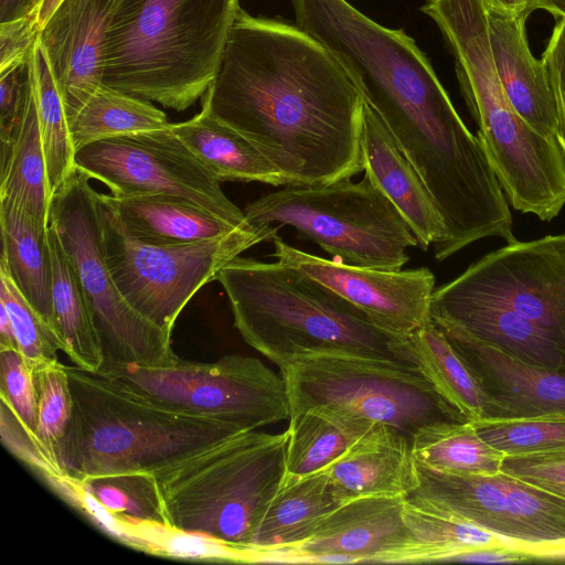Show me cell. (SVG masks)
<instances>
[{
	"mask_svg": "<svg viewBox=\"0 0 565 565\" xmlns=\"http://www.w3.org/2000/svg\"><path fill=\"white\" fill-rule=\"evenodd\" d=\"M202 108L250 140L285 185L364 171V98L335 56L296 24L239 8Z\"/></svg>",
	"mask_w": 565,
	"mask_h": 565,
	"instance_id": "obj_1",
	"label": "cell"
},
{
	"mask_svg": "<svg viewBox=\"0 0 565 565\" xmlns=\"http://www.w3.org/2000/svg\"><path fill=\"white\" fill-rule=\"evenodd\" d=\"M121 0H62L40 28L68 122L103 84L107 32Z\"/></svg>",
	"mask_w": 565,
	"mask_h": 565,
	"instance_id": "obj_15",
	"label": "cell"
},
{
	"mask_svg": "<svg viewBox=\"0 0 565 565\" xmlns=\"http://www.w3.org/2000/svg\"><path fill=\"white\" fill-rule=\"evenodd\" d=\"M166 114L151 102L102 84L70 121L73 147L119 135L169 126Z\"/></svg>",
	"mask_w": 565,
	"mask_h": 565,
	"instance_id": "obj_31",
	"label": "cell"
},
{
	"mask_svg": "<svg viewBox=\"0 0 565 565\" xmlns=\"http://www.w3.org/2000/svg\"><path fill=\"white\" fill-rule=\"evenodd\" d=\"M417 478L411 495L515 545L565 541V499L504 472L450 473L417 462Z\"/></svg>",
	"mask_w": 565,
	"mask_h": 565,
	"instance_id": "obj_13",
	"label": "cell"
},
{
	"mask_svg": "<svg viewBox=\"0 0 565 565\" xmlns=\"http://www.w3.org/2000/svg\"><path fill=\"white\" fill-rule=\"evenodd\" d=\"M0 201L20 207L41 226H50L52 194L33 87L17 143L0 169Z\"/></svg>",
	"mask_w": 565,
	"mask_h": 565,
	"instance_id": "obj_29",
	"label": "cell"
},
{
	"mask_svg": "<svg viewBox=\"0 0 565 565\" xmlns=\"http://www.w3.org/2000/svg\"><path fill=\"white\" fill-rule=\"evenodd\" d=\"M217 280L243 340L279 370L311 354L417 364L409 339L380 329L350 301L297 268L236 256Z\"/></svg>",
	"mask_w": 565,
	"mask_h": 565,
	"instance_id": "obj_2",
	"label": "cell"
},
{
	"mask_svg": "<svg viewBox=\"0 0 565 565\" xmlns=\"http://www.w3.org/2000/svg\"><path fill=\"white\" fill-rule=\"evenodd\" d=\"M0 349H17L12 323L4 307L0 305Z\"/></svg>",
	"mask_w": 565,
	"mask_h": 565,
	"instance_id": "obj_46",
	"label": "cell"
},
{
	"mask_svg": "<svg viewBox=\"0 0 565 565\" xmlns=\"http://www.w3.org/2000/svg\"><path fill=\"white\" fill-rule=\"evenodd\" d=\"M61 1L62 0H42L36 13L39 29L45 23Z\"/></svg>",
	"mask_w": 565,
	"mask_h": 565,
	"instance_id": "obj_48",
	"label": "cell"
},
{
	"mask_svg": "<svg viewBox=\"0 0 565 565\" xmlns=\"http://www.w3.org/2000/svg\"><path fill=\"white\" fill-rule=\"evenodd\" d=\"M73 413L57 452L62 477L146 476L194 450L245 431L147 399L118 382L67 366Z\"/></svg>",
	"mask_w": 565,
	"mask_h": 565,
	"instance_id": "obj_4",
	"label": "cell"
},
{
	"mask_svg": "<svg viewBox=\"0 0 565 565\" xmlns=\"http://www.w3.org/2000/svg\"><path fill=\"white\" fill-rule=\"evenodd\" d=\"M104 257L119 291L145 319L171 332L182 309L221 269L252 246L277 235L278 227L236 230L181 245L147 244L121 223L105 194L98 195Z\"/></svg>",
	"mask_w": 565,
	"mask_h": 565,
	"instance_id": "obj_9",
	"label": "cell"
},
{
	"mask_svg": "<svg viewBox=\"0 0 565 565\" xmlns=\"http://www.w3.org/2000/svg\"><path fill=\"white\" fill-rule=\"evenodd\" d=\"M171 128L218 181L285 185L279 171L250 140L205 109L186 121L171 124Z\"/></svg>",
	"mask_w": 565,
	"mask_h": 565,
	"instance_id": "obj_25",
	"label": "cell"
},
{
	"mask_svg": "<svg viewBox=\"0 0 565 565\" xmlns=\"http://www.w3.org/2000/svg\"><path fill=\"white\" fill-rule=\"evenodd\" d=\"M105 198L125 228L147 244H192L243 230L192 202L174 196L105 194Z\"/></svg>",
	"mask_w": 565,
	"mask_h": 565,
	"instance_id": "obj_22",
	"label": "cell"
},
{
	"mask_svg": "<svg viewBox=\"0 0 565 565\" xmlns=\"http://www.w3.org/2000/svg\"><path fill=\"white\" fill-rule=\"evenodd\" d=\"M0 305L12 323L18 351L34 369L57 361L60 341L12 280L6 265L0 262Z\"/></svg>",
	"mask_w": 565,
	"mask_h": 565,
	"instance_id": "obj_35",
	"label": "cell"
},
{
	"mask_svg": "<svg viewBox=\"0 0 565 565\" xmlns=\"http://www.w3.org/2000/svg\"><path fill=\"white\" fill-rule=\"evenodd\" d=\"M0 408L3 446L43 479L60 477L58 471L49 461L35 438L24 427L14 411L2 399Z\"/></svg>",
	"mask_w": 565,
	"mask_h": 565,
	"instance_id": "obj_39",
	"label": "cell"
},
{
	"mask_svg": "<svg viewBox=\"0 0 565 565\" xmlns=\"http://www.w3.org/2000/svg\"><path fill=\"white\" fill-rule=\"evenodd\" d=\"M98 375L166 407L254 430L290 417L286 383L259 359L225 355L167 366L118 365Z\"/></svg>",
	"mask_w": 565,
	"mask_h": 565,
	"instance_id": "obj_10",
	"label": "cell"
},
{
	"mask_svg": "<svg viewBox=\"0 0 565 565\" xmlns=\"http://www.w3.org/2000/svg\"><path fill=\"white\" fill-rule=\"evenodd\" d=\"M514 550L525 553L532 562H565V541L518 545Z\"/></svg>",
	"mask_w": 565,
	"mask_h": 565,
	"instance_id": "obj_43",
	"label": "cell"
},
{
	"mask_svg": "<svg viewBox=\"0 0 565 565\" xmlns=\"http://www.w3.org/2000/svg\"><path fill=\"white\" fill-rule=\"evenodd\" d=\"M32 373L36 397V441L61 477L57 452L73 413L67 366L57 360L32 369Z\"/></svg>",
	"mask_w": 565,
	"mask_h": 565,
	"instance_id": "obj_34",
	"label": "cell"
},
{
	"mask_svg": "<svg viewBox=\"0 0 565 565\" xmlns=\"http://www.w3.org/2000/svg\"><path fill=\"white\" fill-rule=\"evenodd\" d=\"M39 31L35 15L0 22V72L28 60Z\"/></svg>",
	"mask_w": 565,
	"mask_h": 565,
	"instance_id": "obj_41",
	"label": "cell"
},
{
	"mask_svg": "<svg viewBox=\"0 0 565 565\" xmlns=\"http://www.w3.org/2000/svg\"><path fill=\"white\" fill-rule=\"evenodd\" d=\"M361 146L365 173L396 206L417 246L426 252L444 234L443 217L422 178L365 100Z\"/></svg>",
	"mask_w": 565,
	"mask_h": 565,
	"instance_id": "obj_18",
	"label": "cell"
},
{
	"mask_svg": "<svg viewBox=\"0 0 565 565\" xmlns=\"http://www.w3.org/2000/svg\"><path fill=\"white\" fill-rule=\"evenodd\" d=\"M41 2L42 0H0V22L24 15L36 17Z\"/></svg>",
	"mask_w": 565,
	"mask_h": 565,
	"instance_id": "obj_44",
	"label": "cell"
},
{
	"mask_svg": "<svg viewBox=\"0 0 565 565\" xmlns=\"http://www.w3.org/2000/svg\"><path fill=\"white\" fill-rule=\"evenodd\" d=\"M29 62L49 186L53 195L75 167V149L65 105L39 36L31 50Z\"/></svg>",
	"mask_w": 565,
	"mask_h": 565,
	"instance_id": "obj_32",
	"label": "cell"
},
{
	"mask_svg": "<svg viewBox=\"0 0 565 565\" xmlns=\"http://www.w3.org/2000/svg\"><path fill=\"white\" fill-rule=\"evenodd\" d=\"M406 497H367L341 504L302 541L256 555L252 562L319 564L322 556L343 555L353 563H379L405 536Z\"/></svg>",
	"mask_w": 565,
	"mask_h": 565,
	"instance_id": "obj_16",
	"label": "cell"
},
{
	"mask_svg": "<svg viewBox=\"0 0 565 565\" xmlns=\"http://www.w3.org/2000/svg\"><path fill=\"white\" fill-rule=\"evenodd\" d=\"M450 562L484 563V564H516L532 562L523 552L511 547H488L459 554Z\"/></svg>",
	"mask_w": 565,
	"mask_h": 565,
	"instance_id": "obj_42",
	"label": "cell"
},
{
	"mask_svg": "<svg viewBox=\"0 0 565 565\" xmlns=\"http://www.w3.org/2000/svg\"><path fill=\"white\" fill-rule=\"evenodd\" d=\"M412 449L418 463L460 475L500 473L505 457L478 434L471 422L423 428L413 437Z\"/></svg>",
	"mask_w": 565,
	"mask_h": 565,
	"instance_id": "obj_30",
	"label": "cell"
},
{
	"mask_svg": "<svg viewBox=\"0 0 565 565\" xmlns=\"http://www.w3.org/2000/svg\"><path fill=\"white\" fill-rule=\"evenodd\" d=\"M437 289L507 309L565 351V233L507 244Z\"/></svg>",
	"mask_w": 565,
	"mask_h": 565,
	"instance_id": "obj_12",
	"label": "cell"
},
{
	"mask_svg": "<svg viewBox=\"0 0 565 565\" xmlns=\"http://www.w3.org/2000/svg\"><path fill=\"white\" fill-rule=\"evenodd\" d=\"M287 438V430L239 431L152 471L148 476L164 526L243 558L284 483Z\"/></svg>",
	"mask_w": 565,
	"mask_h": 565,
	"instance_id": "obj_5",
	"label": "cell"
},
{
	"mask_svg": "<svg viewBox=\"0 0 565 565\" xmlns=\"http://www.w3.org/2000/svg\"><path fill=\"white\" fill-rule=\"evenodd\" d=\"M471 423L488 444L505 456L565 452V413Z\"/></svg>",
	"mask_w": 565,
	"mask_h": 565,
	"instance_id": "obj_33",
	"label": "cell"
},
{
	"mask_svg": "<svg viewBox=\"0 0 565 565\" xmlns=\"http://www.w3.org/2000/svg\"><path fill=\"white\" fill-rule=\"evenodd\" d=\"M277 262L323 284L356 308L380 329L409 339L430 320L435 276L425 267L383 270L324 259L297 249L278 235L271 239Z\"/></svg>",
	"mask_w": 565,
	"mask_h": 565,
	"instance_id": "obj_14",
	"label": "cell"
},
{
	"mask_svg": "<svg viewBox=\"0 0 565 565\" xmlns=\"http://www.w3.org/2000/svg\"><path fill=\"white\" fill-rule=\"evenodd\" d=\"M541 60L556 104V140L565 156V19L555 24Z\"/></svg>",
	"mask_w": 565,
	"mask_h": 565,
	"instance_id": "obj_40",
	"label": "cell"
},
{
	"mask_svg": "<svg viewBox=\"0 0 565 565\" xmlns=\"http://www.w3.org/2000/svg\"><path fill=\"white\" fill-rule=\"evenodd\" d=\"M0 399L14 411L36 440V397L31 366L17 349H0Z\"/></svg>",
	"mask_w": 565,
	"mask_h": 565,
	"instance_id": "obj_37",
	"label": "cell"
},
{
	"mask_svg": "<svg viewBox=\"0 0 565 565\" xmlns=\"http://www.w3.org/2000/svg\"><path fill=\"white\" fill-rule=\"evenodd\" d=\"M344 502L335 494L326 470L301 478H285L268 504L243 559L298 543Z\"/></svg>",
	"mask_w": 565,
	"mask_h": 565,
	"instance_id": "obj_23",
	"label": "cell"
},
{
	"mask_svg": "<svg viewBox=\"0 0 565 565\" xmlns=\"http://www.w3.org/2000/svg\"><path fill=\"white\" fill-rule=\"evenodd\" d=\"M484 9L494 65L508 99L534 130L557 141L556 104L545 66L527 44V17Z\"/></svg>",
	"mask_w": 565,
	"mask_h": 565,
	"instance_id": "obj_19",
	"label": "cell"
},
{
	"mask_svg": "<svg viewBox=\"0 0 565 565\" xmlns=\"http://www.w3.org/2000/svg\"><path fill=\"white\" fill-rule=\"evenodd\" d=\"M239 0H121L107 32L103 84L183 111L222 64Z\"/></svg>",
	"mask_w": 565,
	"mask_h": 565,
	"instance_id": "obj_3",
	"label": "cell"
},
{
	"mask_svg": "<svg viewBox=\"0 0 565 565\" xmlns=\"http://www.w3.org/2000/svg\"><path fill=\"white\" fill-rule=\"evenodd\" d=\"M417 364L440 396L466 420L491 416L490 402L462 356L430 320L409 338Z\"/></svg>",
	"mask_w": 565,
	"mask_h": 565,
	"instance_id": "obj_28",
	"label": "cell"
},
{
	"mask_svg": "<svg viewBox=\"0 0 565 565\" xmlns=\"http://www.w3.org/2000/svg\"><path fill=\"white\" fill-rule=\"evenodd\" d=\"M89 179L73 168L52 195L50 226L74 268L99 335L104 353L100 371L118 365H172L181 359L172 350L171 332L135 311L108 269L98 214L99 193Z\"/></svg>",
	"mask_w": 565,
	"mask_h": 565,
	"instance_id": "obj_8",
	"label": "cell"
},
{
	"mask_svg": "<svg viewBox=\"0 0 565 565\" xmlns=\"http://www.w3.org/2000/svg\"><path fill=\"white\" fill-rule=\"evenodd\" d=\"M371 426L327 407H310L289 417L286 477L301 478L326 470L365 435Z\"/></svg>",
	"mask_w": 565,
	"mask_h": 565,
	"instance_id": "obj_26",
	"label": "cell"
},
{
	"mask_svg": "<svg viewBox=\"0 0 565 565\" xmlns=\"http://www.w3.org/2000/svg\"><path fill=\"white\" fill-rule=\"evenodd\" d=\"M75 167L115 196L168 195L186 200L241 228L244 211L222 191L215 175L172 131L163 128L105 138L75 151Z\"/></svg>",
	"mask_w": 565,
	"mask_h": 565,
	"instance_id": "obj_11",
	"label": "cell"
},
{
	"mask_svg": "<svg viewBox=\"0 0 565 565\" xmlns=\"http://www.w3.org/2000/svg\"><path fill=\"white\" fill-rule=\"evenodd\" d=\"M32 87L29 57L0 72V169L8 163L19 138Z\"/></svg>",
	"mask_w": 565,
	"mask_h": 565,
	"instance_id": "obj_36",
	"label": "cell"
},
{
	"mask_svg": "<svg viewBox=\"0 0 565 565\" xmlns=\"http://www.w3.org/2000/svg\"><path fill=\"white\" fill-rule=\"evenodd\" d=\"M402 518L404 539L379 563H444L466 552L515 544L415 495L404 499Z\"/></svg>",
	"mask_w": 565,
	"mask_h": 565,
	"instance_id": "obj_21",
	"label": "cell"
},
{
	"mask_svg": "<svg viewBox=\"0 0 565 565\" xmlns=\"http://www.w3.org/2000/svg\"><path fill=\"white\" fill-rule=\"evenodd\" d=\"M542 9L565 19V0H532V10Z\"/></svg>",
	"mask_w": 565,
	"mask_h": 565,
	"instance_id": "obj_47",
	"label": "cell"
},
{
	"mask_svg": "<svg viewBox=\"0 0 565 565\" xmlns=\"http://www.w3.org/2000/svg\"><path fill=\"white\" fill-rule=\"evenodd\" d=\"M345 503L367 497H408L417 487L412 438L377 427L326 469Z\"/></svg>",
	"mask_w": 565,
	"mask_h": 565,
	"instance_id": "obj_20",
	"label": "cell"
},
{
	"mask_svg": "<svg viewBox=\"0 0 565 565\" xmlns=\"http://www.w3.org/2000/svg\"><path fill=\"white\" fill-rule=\"evenodd\" d=\"M280 374L290 416L321 406L412 439L428 426L468 422L440 396L418 364L311 354L292 360Z\"/></svg>",
	"mask_w": 565,
	"mask_h": 565,
	"instance_id": "obj_7",
	"label": "cell"
},
{
	"mask_svg": "<svg viewBox=\"0 0 565 565\" xmlns=\"http://www.w3.org/2000/svg\"><path fill=\"white\" fill-rule=\"evenodd\" d=\"M0 262L6 265L19 290L57 337L49 227L41 226L26 212L7 201H0Z\"/></svg>",
	"mask_w": 565,
	"mask_h": 565,
	"instance_id": "obj_24",
	"label": "cell"
},
{
	"mask_svg": "<svg viewBox=\"0 0 565 565\" xmlns=\"http://www.w3.org/2000/svg\"><path fill=\"white\" fill-rule=\"evenodd\" d=\"M435 324L456 348L479 382L490 402V418H524L565 413L564 372L525 362L456 327Z\"/></svg>",
	"mask_w": 565,
	"mask_h": 565,
	"instance_id": "obj_17",
	"label": "cell"
},
{
	"mask_svg": "<svg viewBox=\"0 0 565 565\" xmlns=\"http://www.w3.org/2000/svg\"><path fill=\"white\" fill-rule=\"evenodd\" d=\"M502 472L565 499V452L505 456Z\"/></svg>",
	"mask_w": 565,
	"mask_h": 565,
	"instance_id": "obj_38",
	"label": "cell"
},
{
	"mask_svg": "<svg viewBox=\"0 0 565 565\" xmlns=\"http://www.w3.org/2000/svg\"><path fill=\"white\" fill-rule=\"evenodd\" d=\"M247 222L295 227L343 264L401 270L417 241L406 221L367 173L320 185H285L247 204Z\"/></svg>",
	"mask_w": 565,
	"mask_h": 565,
	"instance_id": "obj_6",
	"label": "cell"
},
{
	"mask_svg": "<svg viewBox=\"0 0 565 565\" xmlns=\"http://www.w3.org/2000/svg\"><path fill=\"white\" fill-rule=\"evenodd\" d=\"M484 8L529 17L532 10V0H481Z\"/></svg>",
	"mask_w": 565,
	"mask_h": 565,
	"instance_id": "obj_45",
	"label": "cell"
},
{
	"mask_svg": "<svg viewBox=\"0 0 565 565\" xmlns=\"http://www.w3.org/2000/svg\"><path fill=\"white\" fill-rule=\"evenodd\" d=\"M53 270L55 329L74 366L97 374L104 363L103 347L77 276L55 231L49 226Z\"/></svg>",
	"mask_w": 565,
	"mask_h": 565,
	"instance_id": "obj_27",
	"label": "cell"
}]
</instances>
